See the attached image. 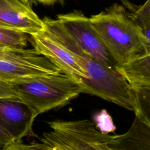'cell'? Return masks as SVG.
Returning <instances> with one entry per match:
<instances>
[{"label":"cell","mask_w":150,"mask_h":150,"mask_svg":"<svg viewBox=\"0 0 150 150\" xmlns=\"http://www.w3.org/2000/svg\"><path fill=\"white\" fill-rule=\"evenodd\" d=\"M89 18L115 66L150 53V42L131 21L123 6L114 4Z\"/></svg>","instance_id":"obj_1"},{"label":"cell","mask_w":150,"mask_h":150,"mask_svg":"<svg viewBox=\"0 0 150 150\" xmlns=\"http://www.w3.org/2000/svg\"><path fill=\"white\" fill-rule=\"evenodd\" d=\"M10 83L19 100L38 115L64 106L83 93L79 83L62 72L21 79Z\"/></svg>","instance_id":"obj_2"},{"label":"cell","mask_w":150,"mask_h":150,"mask_svg":"<svg viewBox=\"0 0 150 150\" xmlns=\"http://www.w3.org/2000/svg\"><path fill=\"white\" fill-rule=\"evenodd\" d=\"M42 20L44 28L30 35L33 49L77 81L86 78L84 68L86 54L57 19L45 17Z\"/></svg>","instance_id":"obj_3"},{"label":"cell","mask_w":150,"mask_h":150,"mask_svg":"<svg viewBox=\"0 0 150 150\" xmlns=\"http://www.w3.org/2000/svg\"><path fill=\"white\" fill-rule=\"evenodd\" d=\"M50 130L43 133L40 142H33L43 150H112L114 135L100 132L90 120H56L47 122Z\"/></svg>","instance_id":"obj_4"},{"label":"cell","mask_w":150,"mask_h":150,"mask_svg":"<svg viewBox=\"0 0 150 150\" xmlns=\"http://www.w3.org/2000/svg\"><path fill=\"white\" fill-rule=\"evenodd\" d=\"M84 68L87 77L77 81L83 93L98 96L127 110L135 111L136 90L115 68L107 67L86 54Z\"/></svg>","instance_id":"obj_5"},{"label":"cell","mask_w":150,"mask_h":150,"mask_svg":"<svg viewBox=\"0 0 150 150\" xmlns=\"http://www.w3.org/2000/svg\"><path fill=\"white\" fill-rule=\"evenodd\" d=\"M56 19L86 55L107 67L115 68V63L91 25L89 18L75 11L59 15Z\"/></svg>","instance_id":"obj_6"},{"label":"cell","mask_w":150,"mask_h":150,"mask_svg":"<svg viewBox=\"0 0 150 150\" xmlns=\"http://www.w3.org/2000/svg\"><path fill=\"white\" fill-rule=\"evenodd\" d=\"M37 116L30 107L20 100L0 98V125L15 142H21L25 137H37L32 129Z\"/></svg>","instance_id":"obj_7"},{"label":"cell","mask_w":150,"mask_h":150,"mask_svg":"<svg viewBox=\"0 0 150 150\" xmlns=\"http://www.w3.org/2000/svg\"><path fill=\"white\" fill-rule=\"evenodd\" d=\"M0 26L31 35L45 25L31 6L19 0H0Z\"/></svg>","instance_id":"obj_8"},{"label":"cell","mask_w":150,"mask_h":150,"mask_svg":"<svg viewBox=\"0 0 150 150\" xmlns=\"http://www.w3.org/2000/svg\"><path fill=\"white\" fill-rule=\"evenodd\" d=\"M62 72L50 60L29 63L0 60V80L11 83L15 80Z\"/></svg>","instance_id":"obj_9"},{"label":"cell","mask_w":150,"mask_h":150,"mask_svg":"<svg viewBox=\"0 0 150 150\" xmlns=\"http://www.w3.org/2000/svg\"><path fill=\"white\" fill-rule=\"evenodd\" d=\"M109 145L112 150H150V124L135 115L128 131L114 135Z\"/></svg>","instance_id":"obj_10"},{"label":"cell","mask_w":150,"mask_h":150,"mask_svg":"<svg viewBox=\"0 0 150 150\" xmlns=\"http://www.w3.org/2000/svg\"><path fill=\"white\" fill-rule=\"evenodd\" d=\"M115 69L135 90L150 87V53L116 65Z\"/></svg>","instance_id":"obj_11"},{"label":"cell","mask_w":150,"mask_h":150,"mask_svg":"<svg viewBox=\"0 0 150 150\" xmlns=\"http://www.w3.org/2000/svg\"><path fill=\"white\" fill-rule=\"evenodd\" d=\"M121 1L131 21L150 42V0H146L140 5H134L127 0Z\"/></svg>","instance_id":"obj_12"},{"label":"cell","mask_w":150,"mask_h":150,"mask_svg":"<svg viewBox=\"0 0 150 150\" xmlns=\"http://www.w3.org/2000/svg\"><path fill=\"white\" fill-rule=\"evenodd\" d=\"M0 60L39 63L49 60L39 54L35 49L15 48L0 45Z\"/></svg>","instance_id":"obj_13"},{"label":"cell","mask_w":150,"mask_h":150,"mask_svg":"<svg viewBox=\"0 0 150 150\" xmlns=\"http://www.w3.org/2000/svg\"><path fill=\"white\" fill-rule=\"evenodd\" d=\"M27 43L26 33L0 26V45L15 48H25L27 46Z\"/></svg>","instance_id":"obj_14"},{"label":"cell","mask_w":150,"mask_h":150,"mask_svg":"<svg viewBox=\"0 0 150 150\" xmlns=\"http://www.w3.org/2000/svg\"><path fill=\"white\" fill-rule=\"evenodd\" d=\"M137 106L135 115L150 124V87L136 90Z\"/></svg>","instance_id":"obj_15"},{"label":"cell","mask_w":150,"mask_h":150,"mask_svg":"<svg viewBox=\"0 0 150 150\" xmlns=\"http://www.w3.org/2000/svg\"><path fill=\"white\" fill-rule=\"evenodd\" d=\"M96 121L98 129L102 133L107 134L115 129L111 117L105 110L97 115Z\"/></svg>","instance_id":"obj_16"},{"label":"cell","mask_w":150,"mask_h":150,"mask_svg":"<svg viewBox=\"0 0 150 150\" xmlns=\"http://www.w3.org/2000/svg\"><path fill=\"white\" fill-rule=\"evenodd\" d=\"M0 98L20 100L11 84L0 80ZM21 101V100H20Z\"/></svg>","instance_id":"obj_17"},{"label":"cell","mask_w":150,"mask_h":150,"mask_svg":"<svg viewBox=\"0 0 150 150\" xmlns=\"http://www.w3.org/2000/svg\"><path fill=\"white\" fill-rule=\"evenodd\" d=\"M13 142L15 141L12 136L0 125V150H4Z\"/></svg>","instance_id":"obj_18"},{"label":"cell","mask_w":150,"mask_h":150,"mask_svg":"<svg viewBox=\"0 0 150 150\" xmlns=\"http://www.w3.org/2000/svg\"><path fill=\"white\" fill-rule=\"evenodd\" d=\"M4 150H37L33 148L30 144H26L22 143V142H15L8 146H6Z\"/></svg>","instance_id":"obj_19"},{"label":"cell","mask_w":150,"mask_h":150,"mask_svg":"<svg viewBox=\"0 0 150 150\" xmlns=\"http://www.w3.org/2000/svg\"><path fill=\"white\" fill-rule=\"evenodd\" d=\"M57 0H36V2H38L44 5H51L56 2Z\"/></svg>","instance_id":"obj_20"},{"label":"cell","mask_w":150,"mask_h":150,"mask_svg":"<svg viewBox=\"0 0 150 150\" xmlns=\"http://www.w3.org/2000/svg\"><path fill=\"white\" fill-rule=\"evenodd\" d=\"M21 2L23 3L25 5L32 6V5L36 2V0H19Z\"/></svg>","instance_id":"obj_21"}]
</instances>
